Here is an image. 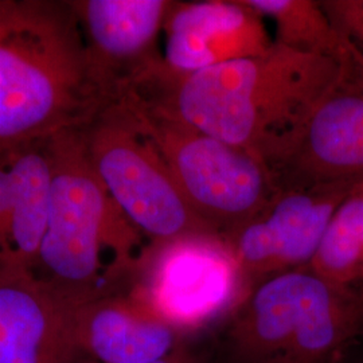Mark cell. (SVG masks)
Segmentation results:
<instances>
[{
	"label": "cell",
	"instance_id": "3",
	"mask_svg": "<svg viewBox=\"0 0 363 363\" xmlns=\"http://www.w3.org/2000/svg\"><path fill=\"white\" fill-rule=\"evenodd\" d=\"M50 155L48 226L30 274L76 308L128 291L148 241L96 175L82 128L52 136Z\"/></svg>",
	"mask_w": 363,
	"mask_h": 363
},
{
	"label": "cell",
	"instance_id": "6",
	"mask_svg": "<svg viewBox=\"0 0 363 363\" xmlns=\"http://www.w3.org/2000/svg\"><path fill=\"white\" fill-rule=\"evenodd\" d=\"M82 136L96 175L148 244L217 234L195 214L155 144L121 101L105 105Z\"/></svg>",
	"mask_w": 363,
	"mask_h": 363
},
{
	"label": "cell",
	"instance_id": "12",
	"mask_svg": "<svg viewBox=\"0 0 363 363\" xmlns=\"http://www.w3.org/2000/svg\"><path fill=\"white\" fill-rule=\"evenodd\" d=\"M76 310L30 273L0 272V363H78Z\"/></svg>",
	"mask_w": 363,
	"mask_h": 363
},
{
	"label": "cell",
	"instance_id": "18",
	"mask_svg": "<svg viewBox=\"0 0 363 363\" xmlns=\"http://www.w3.org/2000/svg\"><path fill=\"white\" fill-rule=\"evenodd\" d=\"M208 362V359H205L203 352H196L195 349H191V346H187L184 349L172 354L169 358L162 359L159 362L155 363H205ZM78 363H100L94 362L86 358H81Z\"/></svg>",
	"mask_w": 363,
	"mask_h": 363
},
{
	"label": "cell",
	"instance_id": "2",
	"mask_svg": "<svg viewBox=\"0 0 363 363\" xmlns=\"http://www.w3.org/2000/svg\"><path fill=\"white\" fill-rule=\"evenodd\" d=\"M105 105L72 1L0 0V151L84 128Z\"/></svg>",
	"mask_w": 363,
	"mask_h": 363
},
{
	"label": "cell",
	"instance_id": "1",
	"mask_svg": "<svg viewBox=\"0 0 363 363\" xmlns=\"http://www.w3.org/2000/svg\"><path fill=\"white\" fill-rule=\"evenodd\" d=\"M337 69V60L273 42L264 54L190 74L171 73L162 60L121 96L264 160L308 113Z\"/></svg>",
	"mask_w": 363,
	"mask_h": 363
},
{
	"label": "cell",
	"instance_id": "9",
	"mask_svg": "<svg viewBox=\"0 0 363 363\" xmlns=\"http://www.w3.org/2000/svg\"><path fill=\"white\" fill-rule=\"evenodd\" d=\"M357 184L280 187L252 220L225 237L250 288L308 268L335 210Z\"/></svg>",
	"mask_w": 363,
	"mask_h": 363
},
{
	"label": "cell",
	"instance_id": "13",
	"mask_svg": "<svg viewBox=\"0 0 363 363\" xmlns=\"http://www.w3.org/2000/svg\"><path fill=\"white\" fill-rule=\"evenodd\" d=\"M50 139L0 151V272L31 273L38 259L50 205Z\"/></svg>",
	"mask_w": 363,
	"mask_h": 363
},
{
	"label": "cell",
	"instance_id": "5",
	"mask_svg": "<svg viewBox=\"0 0 363 363\" xmlns=\"http://www.w3.org/2000/svg\"><path fill=\"white\" fill-rule=\"evenodd\" d=\"M117 100L155 144L195 214L216 233L228 237L272 199L276 182L256 154L156 112L130 96Z\"/></svg>",
	"mask_w": 363,
	"mask_h": 363
},
{
	"label": "cell",
	"instance_id": "15",
	"mask_svg": "<svg viewBox=\"0 0 363 363\" xmlns=\"http://www.w3.org/2000/svg\"><path fill=\"white\" fill-rule=\"evenodd\" d=\"M276 26L274 43L289 50L339 61L351 42L328 18L322 1L313 0H245Z\"/></svg>",
	"mask_w": 363,
	"mask_h": 363
},
{
	"label": "cell",
	"instance_id": "19",
	"mask_svg": "<svg viewBox=\"0 0 363 363\" xmlns=\"http://www.w3.org/2000/svg\"><path fill=\"white\" fill-rule=\"evenodd\" d=\"M339 363H363V335L355 340Z\"/></svg>",
	"mask_w": 363,
	"mask_h": 363
},
{
	"label": "cell",
	"instance_id": "16",
	"mask_svg": "<svg viewBox=\"0 0 363 363\" xmlns=\"http://www.w3.org/2000/svg\"><path fill=\"white\" fill-rule=\"evenodd\" d=\"M310 268L339 284L362 283L363 182L337 206Z\"/></svg>",
	"mask_w": 363,
	"mask_h": 363
},
{
	"label": "cell",
	"instance_id": "17",
	"mask_svg": "<svg viewBox=\"0 0 363 363\" xmlns=\"http://www.w3.org/2000/svg\"><path fill=\"white\" fill-rule=\"evenodd\" d=\"M322 6L334 26L363 54V0H328Z\"/></svg>",
	"mask_w": 363,
	"mask_h": 363
},
{
	"label": "cell",
	"instance_id": "11",
	"mask_svg": "<svg viewBox=\"0 0 363 363\" xmlns=\"http://www.w3.org/2000/svg\"><path fill=\"white\" fill-rule=\"evenodd\" d=\"M163 34V65L174 74L259 55L273 45L264 18L245 0L174 1Z\"/></svg>",
	"mask_w": 363,
	"mask_h": 363
},
{
	"label": "cell",
	"instance_id": "20",
	"mask_svg": "<svg viewBox=\"0 0 363 363\" xmlns=\"http://www.w3.org/2000/svg\"><path fill=\"white\" fill-rule=\"evenodd\" d=\"M358 286V288H361V289H362V291H363V281H362V283H361V284H358V286Z\"/></svg>",
	"mask_w": 363,
	"mask_h": 363
},
{
	"label": "cell",
	"instance_id": "7",
	"mask_svg": "<svg viewBox=\"0 0 363 363\" xmlns=\"http://www.w3.org/2000/svg\"><path fill=\"white\" fill-rule=\"evenodd\" d=\"M250 289L222 235L193 234L150 244L128 292L166 323L196 339L218 330Z\"/></svg>",
	"mask_w": 363,
	"mask_h": 363
},
{
	"label": "cell",
	"instance_id": "14",
	"mask_svg": "<svg viewBox=\"0 0 363 363\" xmlns=\"http://www.w3.org/2000/svg\"><path fill=\"white\" fill-rule=\"evenodd\" d=\"M82 358L100 363H155L190 346L193 337L166 323L128 291L76 310Z\"/></svg>",
	"mask_w": 363,
	"mask_h": 363
},
{
	"label": "cell",
	"instance_id": "10",
	"mask_svg": "<svg viewBox=\"0 0 363 363\" xmlns=\"http://www.w3.org/2000/svg\"><path fill=\"white\" fill-rule=\"evenodd\" d=\"M91 76L106 104L162 61L157 46L171 0L72 1Z\"/></svg>",
	"mask_w": 363,
	"mask_h": 363
},
{
	"label": "cell",
	"instance_id": "4",
	"mask_svg": "<svg viewBox=\"0 0 363 363\" xmlns=\"http://www.w3.org/2000/svg\"><path fill=\"white\" fill-rule=\"evenodd\" d=\"M213 334L222 363H339L363 335V291L310 267L280 273Z\"/></svg>",
	"mask_w": 363,
	"mask_h": 363
},
{
	"label": "cell",
	"instance_id": "8",
	"mask_svg": "<svg viewBox=\"0 0 363 363\" xmlns=\"http://www.w3.org/2000/svg\"><path fill=\"white\" fill-rule=\"evenodd\" d=\"M264 162L277 189L363 182V54L352 43L334 81Z\"/></svg>",
	"mask_w": 363,
	"mask_h": 363
}]
</instances>
